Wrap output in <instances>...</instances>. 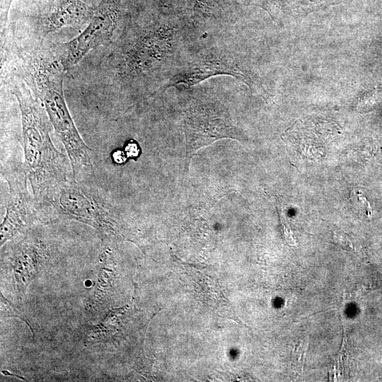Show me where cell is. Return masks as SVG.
Instances as JSON below:
<instances>
[{
  "instance_id": "1",
  "label": "cell",
  "mask_w": 382,
  "mask_h": 382,
  "mask_svg": "<svg viewBox=\"0 0 382 382\" xmlns=\"http://www.w3.org/2000/svg\"><path fill=\"white\" fill-rule=\"evenodd\" d=\"M21 112L25 155L24 172L37 199L48 189L67 179L65 158L54 146L43 110L22 83L13 89Z\"/></svg>"
},
{
  "instance_id": "2",
  "label": "cell",
  "mask_w": 382,
  "mask_h": 382,
  "mask_svg": "<svg viewBox=\"0 0 382 382\" xmlns=\"http://www.w3.org/2000/svg\"><path fill=\"white\" fill-rule=\"evenodd\" d=\"M37 214L51 219L86 224L104 237H120L121 228L111 207L93 188L76 180H64L34 199Z\"/></svg>"
},
{
  "instance_id": "3",
  "label": "cell",
  "mask_w": 382,
  "mask_h": 382,
  "mask_svg": "<svg viewBox=\"0 0 382 382\" xmlns=\"http://www.w3.org/2000/svg\"><path fill=\"white\" fill-rule=\"evenodd\" d=\"M63 66L54 62L43 64L37 71L39 96L50 122L67 152L74 179L93 172L91 149L79 135L66 106L63 93Z\"/></svg>"
},
{
  "instance_id": "4",
  "label": "cell",
  "mask_w": 382,
  "mask_h": 382,
  "mask_svg": "<svg viewBox=\"0 0 382 382\" xmlns=\"http://www.w3.org/2000/svg\"><path fill=\"white\" fill-rule=\"evenodd\" d=\"M120 0H103L93 8L88 25L64 45L61 64L65 70L79 63L91 50L108 42L117 26Z\"/></svg>"
},
{
  "instance_id": "5",
  "label": "cell",
  "mask_w": 382,
  "mask_h": 382,
  "mask_svg": "<svg viewBox=\"0 0 382 382\" xmlns=\"http://www.w3.org/2000/svg\"><path fill=\"white\" fill-rule=\"evenodd\" d=\"M6 178L9 186V197L1 225V245L25 231L37 215L35 200L27 188L28 178L24 170L9 171Z\"/></svg>"
},
{
  "instance_id": "6",
  "label": "cell",
  "mask_w": 382,
  "mask_h": 382,
  "mask_svg": "<svg viewBox=\"0 0 382 382\" xmlns=\"http://www.w3.org/2000/svg\"><path fill=\"white\" fill-rule=\"evenodd\" d=\"M187 153L189 156L199 148L221 138L236 137V132L214 110L197 105L187 112L185 118Z\"/></svg>"
},
{
  "instance_id": "7",
  "label": "cell",
  "mask_w": 382,
  "mask_h": 382,
  "mask_svg": "<svg viewBox=\"0 0 382 382\" xmlns=\"http://www.w3.org/2000/svg\"><path fill=\"white\" fill-rule=\"evenodd\" d=\"M219 74H228L245 81L251 88V76L244 70L231 54L208 52L189 62L169 81L166 87L183 83L189 86L207 78Z\"/></svg>"
},
{
  "instance_id": "8",
  "label": "cell",
  "mask_w": 382,
  "mask_h": 382,
  "mask_svg": "<svg viewBox=\"0 0 382 382\" xmlns=\"http://www.w3.org/2000/svg\"><path fill=\"white\" fill-rule=\"evenodd\" d=\"M42 250L37 243L23 241L15 247L10 257L19 293L24 291L26 286L35 275L40 263Z\"/></svg>"
},
{
  "instance_id": "9",
  "label": "cell",
  "mask_w": 382,
  "mask_h": 382,
  "mask_svg": "<svg viewBox=\"0 0 382 382\" xmlns=\"http://www.w3.org/2000/svg\"><path fill=\"white\" fill-rule=\"evenodd\" d=\"M93 8L80 0H54L47 16V32L81 23L91 18Z\"/></svg>"
},
{
  "instance_id": "10",
  "label": "cell",
  "mask_w": 382,
  "mask_h": 382,
  "mask_svg": "<svg viewBox=\"0 0 382 382\" xmlns=\"http://www.w3.org/2000/svg\"><path fill=\"white\" fill-rule=\"evenodd\" d=\"M340 0H252L253 4L266 10L272 19L276 20L282 13L305 16L323 7L338 4Z\"/></svg>"
},
{
  "instance_id": "11",
  "label": "cell",
  "mask_w": 382,
  "mask_h": 382,
  "mask_svg": "<svg viewBox=\"0 0 382 382\" xmlns=\"http://www.w3.org/2000/svg\"><path fill=\"white\" fill-rule=\"evenodd\" d=\"M308 341L302 340L295 345L292 351V362L299 372H301L304 366Z\"/></svg>"
},
{
  "instance_id": "12",
  "label": "cell",
  "mask_w": 382,
  "mask_h": 382,
  "mask_svg": "<svg viewBox=\"0 0 382 382\" xmlns=\"http://www.w3.org/2000/svg\"><path fill=\"white\" fill-rule=\"evenodd\" d=\"M1 316H12L17 317L26 321V318L23 313L17 310L13 305L9 302L4 296L1 294Z\"/></svg>"
},
{
  "instance_id": "13",
  "label": "cell",
  "mask_w": 382,
  "mask_h": 382,
  "mask_svg": "<svg viewBox=\"0 0 382 382\" xmlns=\"http://www.w3.org/2000/svg\"><path fill=\"white\" fill-rule=\"evenodd\" d=\"M332 240L338 246L345 250L350 251L353 249L352 243L348 236L341 231L332 232Z\"/></svg>"
},
{
  "instance_id": "14",
  "label": "cell",
  "mask_w": 382,
  "mask_h": 382,
  "mask_svg": "<svg viewBox=\"0 0 382 382\" xmlns=\"http://www.w3.org/2000/svg\"><path fill=\"white\" fill-rule=\"evenodd\" d=\"M126 150L129 157L137 156L139 154L137 144L134 140H130L127 142Z\"/></svg>"
},
{
  "instance_id": "15",
  "label": "cell",
  "mask_w": 382,
  "mask_h": 382,
  "mask_svg": "<svg viewBox=\"0 0 382 382\" xmlns=\"http://www.w3.org/2000/svg\"><path fill=\"white\" fill-rule=\"evenodd\" d=\"M12 0H1V18L6 19L9 6Z\"/></svg>"
}]
</instances>
